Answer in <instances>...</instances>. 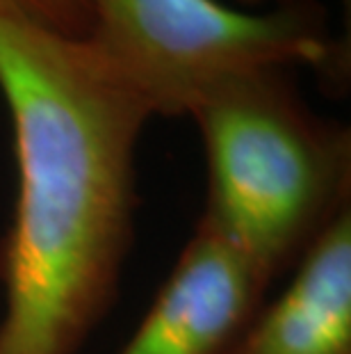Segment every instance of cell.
<instances>
[{
	"mask_svg": "<svg viewBox=\"0 0 351 354\" xmlns=\"http://www.w3.org/2000/svg\"><path fill=\"white\" fill-rule=\"evenodd\" d=\"M240 5H244V7H263L265 3H270V0H237ZM274 3V0H272Z\"/></svg>",
	"mask_w": 351,
	"mask_h": 354,
	"instance_id": "7",
	"label": "cell"
},
{
	"mask_svg": "<svg viewBox=\"0 0 351 354\" xmlns=\"http://www.w3.org/2000/svg\"><path fill=\"white\" fill-rule=\"evenodd\" d=\"M272 283L249 254L199 217L119 354H223L263 308Z\"/></svg>",
	"mask_w": 351,
	"mask_h": 354,
	"instance_id": "4",
	"label": "cell"
},
{
	"mask_svg": "<svg viewBox=\"0 0 351 354\" xmlns=\"http://www.w3.org/2000/svg\"><path fill=\"white\" fill-rule=\"evenodd\" d=\"M89 41L151 105L188 117L219 82L258 69L310 66L342 80V48L317 0H274L244 12L219 0H85Z\"/></svg>",
	"mask_w": 351,
	"mask_h": 354,
	"instance_id": "3",
	"label": "cell"
},
{
	"mask_svg": "<svg viewBox=\"0 0 351 354\" xmlns=\"http://www.w3.org/2000/svg\"><path fill=\"white\" fill-rule=\"evenodd\" d=\"M223 354H351V210L292 270Z\"/></svg>",
	"mask_w": 351,
	"mask_h": 354,
	"instance_id": "5",
	"label": "cell"
},
{
	"mask_svg": "<svg viewBox=\"0 0 351 354\" xmlns=\"http://www.w3.org/2000/svg\"><path fill=\"white\" fill-rule=\"evenodd\" d=\"M0 10L71 39H89L94 30L92 12L85 0H0Z\"/></svg>",
	"mask_w": 351,
	"mask_h": 354,
	"instance_id": "6",
	"label": "cell"
},
{
	"mask_svg": "<svg viewBox=\"0 0 351 354\" xmlns=\"http://www.w3.org/2000/svg\"><path fill=\"white\" fill-rule=\"evenodd\" d=\"M188 117L208 160L201 220L274 281L351 210V133L303 101L292 69L223 80Z\"/></svg>",
	"mask_w": 351,
	"mask_h": 354,
	"instance_id": "2",
	"label": "cell"
},
{
	"mask_svg": "<svg viewBox=\"0 0 351 354\" xmlns=\"http://www.w3.org/2000/svg\"><path fill=\"white\" fill-rule=\"evenodd\" d=\"M0 92L19 165L0 240V354H78L117 302L153 110L89 39L5 10Z\"/></svg>",
	"mask_w": 351,
	"mask_h": 354,
	"instance_id": "1",
	"label": "cell"
}]
</instances>
